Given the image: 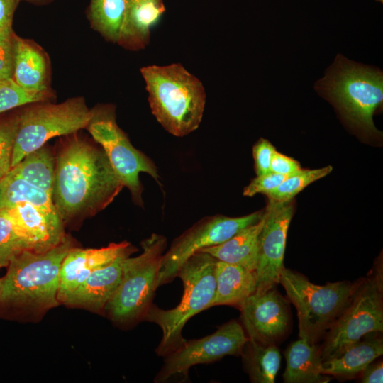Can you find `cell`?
<instances>
[{
    "mask_svg": "<svg viewBox=\"0 0 383 383\" xmlns=\"http://www.w3.org/2000/svg\"><path fill=\"white\" fill-rule=\"evenodd\" d=\"M123 187L101 148L76 138L58 152L52 199L63 222L105 209Z\"/></svg>",
    "mask_w": 383,
    "mask_h": 383,
    "instance_id": "1",
    "label": "cell"
},
{
    "mask_svg": "<svg viewBox=\"0 0 383 383\" xmlns=\"http://www.w3.org/2000/svg\"><path fill=\"white\" fill-rule=\"evenodd\" d=\"M314 89L328 100L352 128L368 136L380 132L373 121L383 102V72L338 54Z\"/></svg>",
    "mask_w": 383,
    "mask_h": 383,
    "instance_id": "2",
    "label": "cell"
},
{
    "mask_svg": "<svg viewBox=\"0 0 383 383\" xmlns=\"http://www.w3.org/2000/svg\"><path fill=\"white\" fill-rule=\"evenodd\" d=\"M151 112L170 134L183 137L202 120L206 93L201 82L181 64L148 65L140 69Z\"/></svg>",
    "mask_w": 383,
    "mask_h": 383,
    "instance_id": "3",
    "label": "cell"
},
{
    "mask_svg": "<svg viewBox=\"0 0 383 383\" xmlns=\"http://www.w3.org/2000/svg\"><path fill=\"white\" fill-rule=\"evenodd\" d=\"M72 248L70 238L42 252L24 250L13 256L2 278L1 304L43 311L58 304L61 264Z\"/></svg>",
    "mask_w": 383,
    "mask_h": 383,
    "instance_id": "4",
    "label": "cell"
},
{
    "mask_svg": "<svg viewBox=\"0 0 383 383\" xmlns=\"http://www.w3.org/2000/svg\"><path fill=\"white\" fill-rule=\"evenodd\" d=\"M216 259L208 253L197 252L188 258L179 268L184 292L179 304L174 308L164 310L151 305L144 318L157 324L162 337L157 353L166 355L185 340L182 331L194 316L211 307L216 292Z\"/></svg>",
    "mask_w": 383,
    "mask_h": 383,
    "instance_id": "5",
    "label": "cell"
},
{
    "mask_svg": "<svg viewBox=\"0 0 383 383\" xmlns=\"http://www.w3.org/2000/svg\"><path fill=\"white\" fill-rule=\"evenodd\" d=\"M279 284L297 310L300 338L313 345L349 304L358 282L343 281L317 285L284 268Z\"/></svg>",
    "mask_w": 383,
    "mask_h": 383,
    "instance_id": "6",
    "label": "cell"
},
{
    "mask_svg": "<svg viewBox=\"0 0 383 383\" xmlns=\"http://www.w3.org/2000/svg\"><path fill=\"white\" fill-rule=\"evenodd\" d=\"M166 246L163 235L152 233L141 242L143 252L140 255L124 259L121 282L104 308L113 321L126 323L144 317L158 287Z\"/></svg>",
    "mask_w": 383,
    "mask_h": 383,
    "instance_id": "7",
    "label": "cell"
},
{
    "mask_svg": "<svg viewBox=\"0 0 383 383\" xmlns=\"http://www.w3.org/2000/svg\"><path fill=\"white\" fill-rule=\"evenodd\" d=\"M94 115L82 98L27 108L18 116L11 168L27 155L44 146L49 139L87 127Z\"/></svg>",
    "mask_w": 383,
    "mask_h": 383,
    "instance_id": "8",
    "label": "cell"
},
{
    "mask_svg": "<svg viewBox=\"0 0 383 383\" xmlns=\"http://www.w3.org/2000/svg\"><path fill=\"white\" fill-rule=\"evenodd\" d=\"M382 267L358 282L352 299L328 329L320 348L321 360L333 357L371 333L383 331Z\"/></svg>",
    "mask_w": 383,
    "mask_h": 383,
    "instance_id": "9",
    "label": "cell"
},
{
    "mask_svg": "<svg viewBox=\"0 0 383 383\" xmlns=\"http://www.w3.org/2000/svg\"><path fill=\"white\" fill-rule=\"evenodd\" d=\"M87 128L105 152L123 187L130 191L135 204L143 206V186L139 175L141 172L147 173L159 183V174L154 163L133 146L117 125L112 111L94 112Z\"/></svg>",
    "mask_w": 383,
    "mask_h": 383,
    "instance_id": "10",
    "label": "cell"
},
{
    "mask_svg": "<svg viewBox=\"0 0 383 383\" xmlns=\"http://www.w3.org/2000/svg\"><path fill=\"white\" fill-rule=\"evenodd\" d=\"M265 211H258L240 217L222 215L201 219L174 240L163 254L157 279V287L172 282L181 266L201 250L219 245L242 229L257 223Z\"/></svg>",
    "mask_w": 383,
    "mask_h": 383,
    "instance_id": "11",
    "label": "cell"
},
{
    "mask_svg": "<svg viewBox=\"0 0 383 383\" xmlns=\"http://www.w3.org/2000/svg\"><path fill=\"white\" fill-rule=\"evenodd\" d=\"M248 340L243 326L232 320L211 335L201 339L184 340L165 355L163 367L155 381L165 382L176 374H187L195 365L212 362L226 355H241Z\"/></svg>",
    "mask_w": 383,
    "mask_h": 383,
    "instance_id": "12",
    "label": "cell"
},
{
    "mask_svg": "<svg viewBox=\"0 0 383 383\" xmlns=\"http://www.w3.org/2000/svg\"><path fill=\"white\" fill-rule=\"evenodd\" d=\"M294 213L289 202L269 201L259 236V253L255 271L260 294L279 284L288 228Z\"/></svg>",
    "mask_w": 383,
    "mask_h": 383,
    "instance_id": "13",
    "label": "cell"
},
{
    "mask_svg": "<svg viewBox=\"0 0 383 383\" xmlns=\"http://www.w3.org/2000/svg\"><path fill=\"white\" fill-rule=\"evenodd\" d=\"M239 309L250 340L262 344H275L288 331L289 308L285 299L274 287L260 294H252Z\"/></svg>",
    "mask_w": 383,
    "mask_h": 383,
    "instance_id": "14",
    "label": "cell"
},
{
    "mask_svg": "<svg viewBox=\"0 0 383 383\" xmlns=\"http://www.w3.org/2000/svg\"><path fill=\"white\" fill-rule=\"evenodd\" d=\"M136 251L128 242L110 243L101 248H72L60 270L58 302L65 304L77 287L95 270L105 266L121 255Z\"/></svg>",
    "mask_w": 383,
    "mask_h": 383,
    "instance_id": "15",
    "label": "cell"
},
{
    "mask_svg": "<svg viewBox=\"0 0 383 383\" xmlns=\"http://www.w3.org/2000/svg\"><path fill=\"white\" fill-rule=\"evenodd\" d=\"M132 252L123 253L111 263L92 272L73 292L65 304L94 311L104 309L121 282L123 260Z\"/></svg>",
    "mask_w": 383,
    "mask_h": 383,
    "instance_id": "16",
    "label": "cell"
},
{
    "mask_svg": "<svg viewBox=\"0 0 383 383\" xmlns=\"http://www.w3.org/2000/svg\"><path fill=\"white\" fill-rule=\"evenodd\" d=\"M371 333L350 344L333 357L323 360L321 372L336 377H353L383 353L382 339Z\"/></svg>",
    "mask_w": 383,
    "mask_h": 383,
    "instance_id": "17",
    "label": "cell"
},
{
    "mask_svg": "<svg viewBox=\"0 0 383 383\" xmlns=\"http://www.w3.org/2000/svg\"><path fill=\"white\" fill-rule=\"evenodd\" d=\"M265 219V210L257 223L242 229L226 241L199 252L208 253L217 260L238 265L255 272L258 261L259 236Z\"/></svg>",
    "mask_w": 383,
    "mask_h": 383,
    "instance_id": "18",
    "label": "cell"
},
{
    "mask_svg": "<svg viewBox=\"0 0 383 383\" xmlns=\"http://www.w3.org/2000/svg\"><path fill=\"white\" fill-rule=\"evenodd\" d=\"M216 292L211 306L231 305L238 308L256 291L255 272L216 260Z\"/></svg>",
    "mask_w": 383,
    "mask_h": 383,
    "instance_id": "19",
    "label": "cell"
},
{
    "mask_svg": "<svg viewBox=\"0 0 383 383\" xmlns=\"http://www.w3.org/2000/svg\"><path fill=\"white\" fill-rule=\"evenodd\" d=\"M13 80L23 89L48 93L47 64L43 53L28 40L14 35Z\"/></svg>",
    "mask_w": 383,
    "mask_h": 383,
    "instance_id": "20",
    "label": "cell"
},
{
    "mask_svg": "<svg viewBox=\"0 0 383 383\" xmlns=\"http://www.w3.org/2000/svg\"><path fill=\"white\" fill-rule=\"evenodd\" d=\"M287 366L283 374L285 383H323L330 378L321 372L320 348L300 338L285 351Z\"/></svg>",
    "mask_w": 383,
    "mask_h": 383,
    "instance_id": "21",
    "label": "cell"
},
{
    "mask_svg": "<svg viewBox=\"0 0 383 383\" xmlns=\"http://www.w3.org/2000/svg\"><path fill=\"white\" fill-rule=\"evenodd\" d=\"M163 1H149L126 8L120 44L133 49L143 48L150 31L165 12Z\"/></svg>",
    "mask_w": 383,
    "mask_h": 383,
    "instance_id": "22",
    "label": "cell"
},
{
    "mask_svg": "<svg viewBox=\"0 0 383 383\" xmlns=\"http://www.w3.org/2000/svg\"><path fill=\"white\" fill-rule=\"evenodd\" d=\"M1 184L2 209L25 202L31 204L52 219L62 221L55 207L51 195L44 190L9 173L1 180Z\"/></svg>",
    "mask_w": 383,
    "mask_h": 383,
    "instance_id": "23",
    "label": "cell"
},
{
    "mask_svg": "<svg viewBox=\"0 0 383 383\" xmlns=\"http://www.w3.org/2000/svg\"><path fill=\"white\" fill-rule=\"evenodd\" d=\"M55 167V158L48 148L43 146L27 155L9 173L44 190L52 196Z\"/></svg>",
    "mask_w": 383,
    "mask_h": 383,
    "instance_id": "24",
    "label": "cell"
},
{
    "mask_svg": "<svg viewBox=\"0 0 383 383\" xmlns=\"http://www.w3.org/2000/svg\"><path fill=\"white\" fill-rule=\"evenodd\" d=\"M250 379L257 383H274L281 362L275 344H262L248 340L243 353Z\"/></svg>",
    "mask_w": 383,
    "mask_h": 383,
    "instance_id": "25",
    "label": "cell"
},
{
    "mask_svg": "<svg viewBox=\"0 0 383 383\" xmlns=\"http://www.w3.org/2000/svg\"><path fill=\"white\" fill-rule=\"evenodd\" d=\"M126 12V0H91L94 27L106 39L119 43Z\"/></svg>",
    "mask_w": 383,
    "mask_h": 383,
    "instance_id": "26",
    "label": "cell"
},
{
    "mask_svg": "<svg viewBox=\"0 0 383 383\" xmlns=\"http://www.w3.org/2000/svg\"><path fill=\"white\" fill-rule=\"evenodd\" d=\"M24 250H33L30 238L11 208L0 210V264L7 266L10 259Z\"/></svg>",
    "mask_w": 383,
    "mask_h": 383,
    "instance_id": "27",
    "label": "cell"
},
{
    "mask_svg": "<svg viewBox=\"0 0 383 383\" xmlns=\"http://www.w3.org/2000/svg\"><path fill=\"white\" fill-rule=\"evenodd\" d=\"M333 167L328 165L320 169L301 170L289 175L274 189L265 195L270 201L287 203L310 184L331 172Z\"/></svg>",
    "mask_w": 383,
    "mask_h": 383,
    "instance_id": "28",
    "label": "cell"
},
{
    "mask_svg": "<svg viewBox=\"0 0 383 383\" xmlns=\"http://www.w3.org/2000/svg\"><path fill=\"white\" fill-rule=\"evenodd\" d=\"M49 93H33L21 88L13 78L0 80V113L13 108L41 101Z\"/></svg>",
    "mask_w": 383,
    "mask_h": 383,
    "instance_id": "29",
    "label": "cell"
},
{
    "mask_svg": "<svg viewBox=\"0 0 383 383\" xmlns=\"http://www.w3.org/2000/svg\"><path fill=\"white\" fill-rule=\"evenodd\" d=\"M18 126V116L0 121V180L11 169L14 140Z\"/></svg>",
    "mask_w": 383,
    "mask_h": 383,
    "instance_id": "30",
    "label": "cell"
},
{
    "mask_svg": "<svg viewBox=\"0 0 383 383\" xmlns=\"http://www.w3.org/2000/svg\"><path fill=\"white\" fill-rule=\"evenodd\" d=\"M14 35L11 27L0 29V80L13 78Z\"/></svg>",
    "mask_w": 383,
    "mask_h": 383,
    "instance_id": "31",
    "label": "cell"
},
{
    "mask_svg": "<svg viewBox=\"0 0 383 383\" xmlns=\"http://www.w3.org/2000/svg\"><path fill=\"white\" fill-rule=\"evenodd\" d=\"M288 176L270 172L257 175L243 189L245 196L252 197L257 194H264L272 191L277 187Z\"/></svg>",
    "mask_w": 383,
    "mask_h": 383,
    "instance_id": "32",
    "label": "cell"
},
{
    "mask_svg": "<svg viewBox=\"0 0 383 383\" xmlns=\"http://www.w3.org/2000/svg\"><path fill=\"white\" fill-rule=\"evenodd\" d=\"M275 150L274 145L265 138H260L255 144L252 155L257 176L270 172L271 160Z\"/></svg>",
    "mask_w": 383,
    "mask_h": 383,
    "instance_id": "33",
    "label": "cell"
},
{
    "mask_svg": "<svg viewBox=\"0 0 383 383\" xmlns=\"http://www.w3.org/2000/svg\"><path fill=\"white\" fill-rule=\"evenodd\" d=\"M301 170V167L296 160L277 150L274 152L270 163V172L289 176Z\"/></svg>",
    "mask_w": 383,
    "mask_h": 383,
    "instance_id": "34",
    "label": "cell"
},
{
    "mask_svg": "<svg viewBox=\"0 0 383 383\" xmlns=\"http://www.w3.org/2000/svg\"><path fill=\"white\" fill-rule=\"evenodd\" d=\"M362 372V382L363 383H382L383 382V365L382 362H371Z\"/></svg>",
    "mask_w": 383,
    "mask_h": 383,
    "instance_id": "35",
    "label": "cell"
},
{
    "mask_svg": "<svg viewBox=\"0 0 383 383\" xmlns=\"http://www.w3.org/2000/svg\"><path fill=\"white\" fill-rule=\"evenodd\" d=\"M17 0H0V29L11 27Z\"/></svg>",
    "mask_w": 383,
    "mask_h": 383,
    "instance_id": "36",
    "label": "cell"
},
{
    "mask_svg": "<svg viewBox=\"0 0 383 383\" xmlns=\"http://www.w3.org/2000/svg\"><path fill=\"white\" fill-rule=\"evenodd\" d=\"M149 1H163V0H126V8L130 7L134 5H137L143 2Z\"/></svg>",
    "mask_w": 383,
    "mask_h": 383,
    "instance_id": "37",
    "label": "cell"
},
{
    "mask_svg": "<svg viewBox=\"0 0 383 383\" xmlns=\"http://www.w3.org/2000/svg\"><path fill=\"white\" fill-rule=\"evenodd\" d=\"M2 209V189L0 180V210Z\"/></svg>",
    "mask_w": 383,
    "mask_h": 383,
    "instance_id": "38",
    "label": "cell"
},
{
    "mask_svg": "<svg viewBox=\"0 0 383 383\" xmlns=\"http://www.w3.org/2000/svg\"><path fill=\"white\" fill-rule=\"evenodd\" d=\"M1 289H2V279H0V295L1 293Z\"/></svg>",
    "mask_w": 383,
    "mask_h": 383,
    "instance_id": "39",
    "label": "cell"
},
{
    "mask_svg": "<svg viewBox=\"0 0 383 383\" xmlns=\"http://www.w3.org/2000/svg\"><path fill=\"white\" fill-rule=\"evenodd\" d=\"M377 2H379V3H382L383 2V0H375Z\"/></svg>",
    "mask_w": 383,
    "mask_h": 383,
    "instance_id": "40",
    "label": "cell"
},
{
    "mask_svg": "<svg viewBox=\"0 0 383 383\" xmlns=\"http://www.w3.org/2000/svg\"><path fill=\"white\" fill-rule=\"evenodd\" d=\"M2 267H4V266H3L2 265L0 264V268Z\"/></svg>",
    "mask_w": 383,
    "mask_h": 383,
    "instance_id": "41",
    "label": "cell"
}]
</instances>
